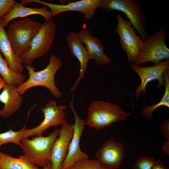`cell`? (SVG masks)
Instances as JSON below:
<instances>
[{
    "label": "cell",
    "instance_id": "obj_8",
    "mask_svg": "<svg viewBox=\"0 0 169 169\" xmlns=\"http://www.w3.org/2000/svg\"><path fill=\"white\" fill-rule=\"evenodd\" d=\"M117 23L115 30L118 34L121 47L129 62H133L139 54L143 41L136 33L134 27L120 14L117 16Z\"/></svg>",
    "mask_w": 169,
    "mask_h": 169
},
{
    "label": "cell",
    "instance_id": "obj_31",
    "mask_svg": "<svg viewBox=\"0 0 169 169\" xmlns=\"http://www.w3.org/2000/svg\"><path fill=\"white\" fill-rule=\"evenodd\" d=\"M44 169H52V165L51 162H50L45 167L43 168Z\"/></svg>",
    "mask_w": 169,
    "mask_h": 169
},
{
    "label": "cell",
    "instance_id": "obj_14",
    "mask_svg": "<svg viewBox=\"0 0 169 169\" xmlns=\"http://www.w3.org/2000/svg\"><path fill=\"white\" fill-rule=\"evenodd\" d=\"M74 124L66 120L62 125L59 135L52 150L51 163L52 169H61V165L67 155L69 144L73 136Z\"/></svg>",
    "mask_w": 169,
    "mask_h": 169
},
{
    "label": "cell",
    "instance_id": "obj_6",
    "mask_svg": "<svg viewBox=\"0 0 169 169\" xmlns=\"http://www.w3.org/2000/svg\"><path fill=\"white\" fill-rule=\"evenodd\" d=\"M56 29V23L52 19L41 24L31 41L28 50L20 56L22 64L31 65L48 53L53 44Z\"/></svg>",
    "mask_w": 169,
    "mask_h": 169
},
{
    "label": "cell",
    "instance_id": "obj_4",
    "mask_svg": "<svg viewBox=\"0 0 169 169\" xmlns=\"http://www.w3.org/2000/svg\"><path fill=\"white\" fill-rule=\"evenodd\" d=\"M41 24L31 18H24L8 25L7 35L16 54L20 56L28 50L31 41Z\"/></svg>",
    "mask_w": 169,
    "mask_h": 169
},
{
    "label": "cell",
    "instance_id": "obj_3",
    "mask_svg": "<svg viewBox=\"0 0 169 169\" xmlns=\"http://www.w3.org/2000/svg\"><path fill=\"white\" fill-rule=\"evenodd\" d=\"M85 125L97 130L109 127L114 122L122 121L130 116L119 105L109 101L96 100L91 102L88 110Z\"/></svg>",
    "mask_w": 169,
    "mask_h": 169
},
{
    "label": "cell",
    "instance_id": "obj_24",
    "mask_svg": "<svg viewBox=\"0 0 169 169\" xmlns=\"http://www.w3.org/2000/svg\"><path fill=\"white\" fill-rule=\"evenodd\" d=\"M68 169H106L97 160L84 159L75 162Z\"/></svg>",
    "mask_w": 169,
    "mask_h": 169
},
{
    "label": "cell",
    "instance_id": "obj_21",
    "mask_svg": "<svg viewBox=\"0 0 169 169\" xmlns=\"http://www.w3.org/2000/svg\"><path fill=\"white\" fill-rule=\"evenodd\" d=\"M0 75L6 83L14 85L16 87L25 80V76L15 72L9 67L6 60L2 57L0 51Z\"/></svg>",
    "mask_w": 169,
    "mask_h": 169
},
{
    "label": "cell",
    "instance_id": "obj_13",
    "mask_svg": "<svg viewBox=\"0 0 169 169\" xmlns=\"http://www.w3.org/2000/svg\"><path fill=\"white\" fill-rule=\"evenodd\" d=\"M125 154L123 144L112 138L106 140L95 153L97 160L106 169L119 168Z\"/></svg>",
    "mask_w": 169,
    "mask_h": 169
},
{
    "label": "cell",
    "instance_id": "obj_9",
    "mask_svg": "<svg viewBox=\"0 0 169 169\" xmlns=\"http://www.w3.org/2000/svg\"><path fill=\"white\" fill-rule=\"evenodd\" d=\"M68 107L64 105H58L56 101L50 100L44 107L39 108L43 113L44 119L38 126L31 129H26L23 138L42 136L43 132L51 127L62 125L65 122L66 112Z\"/></svg>",
    "mask_w": 169,
    "mask_h": 169
},
{
    "label": "cell",
    "instance_id": "obj_1",
    "mask_svg": "<svg viewBox=\"0 0 169 169\" xmlns=\"http://www.w3.org/2000/svg\"><path fill=\"white\" fill-rule=\"evenodd\" d=\"M28 71L29 77L22 84L17 87L21 95L24 94L29 89L36 86H42L48 89L54 97L60 98L62 94L56 86L55 82L56 73L62 67L60 59L52 54L49 59V63L44 69L35 71V69L30 65H24Z\"/></svg>",
    "mask_w": 169,
    "mask_h": 169
},
{
    "label": "cell",
    "instance_id": "obj_28",
    "mask_svg": "<svg viewBox=\"0 0 169 169\" xmlns=\"http://www.w3.org/2000/svg\"><path fill=\"white\" fill-rule=\"evenodd\" d=\"M151 169H169L162 163L160 160L155 161Z\"/></svg>",
    "mask_w": 169,
    "mask_h": 169
},
{
    "label": "cell",
    "instance_id": "obj_11",
    "mask_svg": "<svg viewBox=\"0 0 169 169\" xmlns=\"http://www.w3.org/2000/svg\"><path fill=\"white\" fill-rule=\"evenodd\" d=\"M131 67L141 80L135 93V96L138 99L141 93L142 96L145 94L146 86L150 82L154 80L158 81V89L164 84L163 75L166 70H169V59L152 66L142 67L132 64Z\"/></svg>",
    "mask_w": 169,
    "mask_h": 169
},
{
    "label": "cell",
    "instance_id": "obj_15",
    "mask_svg": "<svg viewBox=\"0 0 169 169\" xmlns=\"http://www.w3.org/2000/svg\"><path fill=\"white\" fill-rule=\"evenodd\" d=\"M82 43L85 44L90 59H93L99 65H104L112 61L104 52L105 46L96 36H93L86 28L81 29L77 33Z\"/></svg>",
    "mask_w": 169,
    "mask_h": 169
},
{
    "label": "cell",
    "instance_id": "obj_18",
    "mask_svg": "<svg viewBox=\"0 0 169 169\" xmlns=\"http://www.w3.org/2000/svg\"><path fill=\"white\" fill-rule=\"evenodd\" d=\"M3 18H0V51L4 55L10 68L15 72L22 74L23 67L20 56L16 54L12 49L3 26Z\"/></svg>",
    "mask_w": 169,
    "mask_h": 169
},
{
    "label": "cell",
    "instance_id": "obj_26",
    "mask_svg": "<svg viewBox=\"0 0 169 169\" xmlns=\"http://www.w3.org/2000/svg\"><path fill=\"white\" fill-rule=\"evenodd\" d=\"M16 2L14 0H0V18L10 13Z\"/></svg>",
    "mask_w": 169,
    "mask_h": 169
},
{
    "label": "cell",
    "instance_id": "obj_27",
    "mask_svg": "<svg viewBox=\"0 0 169 169\" xmlns=\"http://www.w3.org/2000/svg\"><path fill=\"white\" fill-rule=\"evenodd\" d=\"M160 128L163 134V137L166 140H169V120L166 119L163 121Z\"/></svg>",
    "mask_w": 169,
    "mask_h": 169
},
{
    "label": "cell",
    "instance_id": "obj_19",
    "mask_svg": "<svg viewBox=\"0 0 169 169\" xmlns=\"http://www.w3.org/2000/svg\"><path fill=\"white\" fill-rule=\"evenodd\" d=\"M32 15H39L45 20L52 19L53 16L46 6L39 8H31L24 6L21 3L16 2L14 7L8 14L3 18L4 27L8 26L12 20L18 18H24Z\"/></svg>",
    "mask_w": 169,
    "mask_h": 169
},
{
    "label": "cell",
    "instance_id": "obj_10",
    "mask_svg": "<svg viewBox=\"0 0 169 169\" xmlns=\"http://www.w3.org/2000/svg\"><path fill=\"white\" fill-rule=\"evenodd\" d=\"M73 96L69 106L75 119L73 133L66 157L63 162L61 169H68L79 161L89 159L88 155L81 150L79 146L80 139L84 129L85 120L81 119L76 112L73 105Z\"/></svg>",
    "mask_w": 169,
    "mask_h": 169
},
{
    "label": "cell",
    "instance_id": "obj_17",
    "mask_svg": "<svg viewBox=\"0 0 169 169\" xmlns=\"http://www.w3.org/2000/svg\"><path fill=\"white\" fill-rule=\"evenodd\" d=\"M16 86L6 83L0 94V102L3 108L0 110V116L5 119L10 117L21 107L23 98Z\"/></svg>",
    "mask_w": 169,
    "mask_h": 169
},
{
    "label": "cell",
    "instance_id": "obj_25",
    "mask_svg": "<svg viewBox=\"0 0 169 169\" xmlns=\"http://www.w3.org/2000/svg\"><path fill=\"white\" fill-rule=\"evenodd\" d=\"M155 161L153 157H139L135 163L133 169H151Z\"/></svg>",
    "mask_w": 169,
    "mask_h": 169
},
{
    "label": "cell",
    "instance_id": "obj_23",
    "mask_svg": "<svg viewBox=\"0 0 169 169\" xmlns=\"http://www.w3.org/2000/svg\"><path fill=\"white\" fill-rule=\"evenodd\" d=\"M26 128V126L24 125L18 131H14L10 129L0 133V148L3 145L9 143H12L19 146L21 139L23 138L24 132Z\"/></svg>",
    "mask_w": 169,
    "mask_h": 169
},
{
    "label": "cell",
    "instance_id": "obj_2",
    "mask_svg": "<svg viewBox=\"0 0 169 169\" xmlns=\"http://www.w3.org/2000/svg\"><path fill=\"white\" fill-rule=\"evenodd\" d=\"M60 131L55 129L47 136H36L31 139L23 138L19 146L29 161L43 168L51 161L52 147Z\"/></svg>",
    "mask_w": 169,
    "mask_h": 169
},
{
    "label": "cell",
    "instance_id": "obj_33",
    "mask_svg": "<svg viewBox=\"0 0 169 169\" xmlns=\"http://www.w3.org/2000/svg\"><path fill=\"white\" fill-rule=\"evenodd\" d=\"M0 169H2L1 168H0Z\"/></svg>",
    "mask_w": 169,
    "mask_h": 169
},
{
    "label": "cell",
    "instance_id": "obj_29",
    "mask_svg": "<svg viewBox=\"0 0 169 169\" xmlns=\"http://www.w3.org/2000/svg\"><path fill=\"white\" fill-rule=\"evenodd\" d=\"M162 150L167 155H169V140H166Z\"/></svg>",
    "mask_w": 169,
    "mask_h": 169
},
{
    "label": "cell",
    "instance_id": "obj_22",
    "mask_svg": "<svg viewBox=\"0 0 169 169\" xmlns=\"http://www.w3.org/2000/svg\"><path fill=\"white\" fill-rule=\"evenodd\" d=\"M163 75L165 90L163 96L158 103L145 107L141 113V115L151 119L153 112L158 108L162 106L169 108V70H166Z\"/></svg>",
    "mask_w": 169,
    "mask_h": 169
},
{
    "label": "cell",
    "instance_id": "obj_30",
    "mask_svg": "<svg viewBox=\"0 0 169 169\" xmlns=\"http://www.w3.org/2000/svg\"><path fill=\"white\" fill-rule=\"evenodd\" d=\"M5 82L1 77H0V90L3 89L4 87Z\"/></svg>",
    "mask_w": 169,
    "mask_h": 169
},
{
    "label": "cell",
    "instance_id": "obj_16",
    "mask_svg": "<svg viewBox=\"0 0 169 169\" xmlns=\"http://www.w3.org/2000/svg\"><path fill=\"white\" fill-rule=\"evenodd\" d=\"M66 39L71 54L78 59L80 65L79 75L74 85L71 88L72 93L74 94L81 80L84 79L87 64L90 59L86 48L83 45L76 32L74 31L68 32Z\"/></svg>",
    "mask_w": 169,
    "mask_h": 169
},
{
    "label": "cell",
    "instance_id": "obj_20",
    "mask_svg": "<svg viewBox=\"0 0 169 169\" xmlns=\"http://www.w3.org/2000/svg\"><path fill=\"white\" fill-rule=\"evenodd\" d=\"M0 168L2 169H44L31 162L24 154L15 158L0 151Z\"/></svg>",
    "mask_w": 169,
    "mask_h": 169
},
{
    "label": "cell",
    "instance_id": "obj_7",
    "mask_svg": "<svg viewBox=\"0 0 169 169\" xmlns=\"http://www.w3.org/2000/svg\"><path fill=\"white\" fill-rule=\"evenodd\" d=\"M166 35V30L160 28L153 35L147 36L143 41L141 49L134 64L140 66L151 62L155 65L169 59V49L165 43Z\"/></svg>",
    "mask_w": 169,
    "mask_h": 169
},
{
    "label": "cell",
    "instance_id": "obj_5",
    "mask_svg": "<svg viewBox=\"0 0 169 169\" xmlns=\"http://www.w3.org/2000/svg\"><path fill=\"white\" fill-rule=\"evenodd\" d=\"M98 8L106 13L115 10L123 13L143 41L149 35L144 27L146 22L144 10L136 0H100Z\"/></svg>",
    "mask_w": 169,
    "mask_h": 169
},
{
    "label": "cell",
    "instance_id": "obj_12",
    "mask_svg": "<svg viewBox=\"0 0 169 169\" xmlns=\"http://www.w3.org/2000/svg\"><path fill=\"white\" fill-rule=\"evenodd\" d=\"M23 4L35 3L48 7L54 17L63 12L75 11L82 13L87 19H91L96 12L100 0H81L71 2L67 4H57L46 2L40 0H22Z\"/></svg>",
    "mask_w": 169,
    "mask_h": 169
},
{
    "label": "cell",
    "instance_id": "obj_32",
    "mask_svg": "<svg viewBox=\"0 0 169 169\" xmlns=\"http://www.w3.org/2000/svg\"><path fill=\"white\" fill-rule=\"evenodd\" d=\"M0 77H1V76L0 75Z\"/></svg>",
    "mask_w": 169,
    "mask_h": 169
}]
</instances>
